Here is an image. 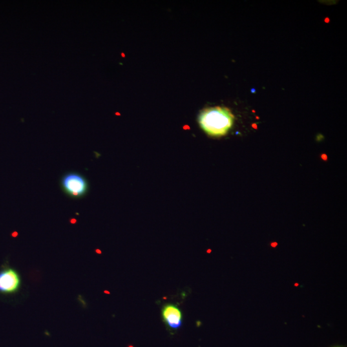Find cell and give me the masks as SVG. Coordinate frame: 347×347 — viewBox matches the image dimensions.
Wrapping results in <instances>:
<instances>
[{
  "mask_svg": "<svg viewBox=\"0 0 347 347\" xmlns=\"http://www.w3.org/2000/svg\"><path fill=\"white\" fill-rule=\"evenodd\" d=\"M235 117L229 108H209L203 110L199 116V123L203 131L214 137L226 135L233 125Z\"/></svg>",
  "mask_w": 347,
  "mask_h": 347,
  "instance_id": "cell-1",
  "label": "cell"
},
{
  "mask_svg": "<svg viewBox=\"0 0 347 347\" xmlns=\"http://www.w3.org/2000/svg\"><path fill=\"white\" fill-rule=\"evenodd\" d=\"M62 191L66 196L74 200L84 198L89 191V183L79 172L70 171L62 176L60 180Z\"/></svg>",
  "mask_w": 347,
  "mask_h": 347,
  "instance_id": "cell-2",
  "label": "cell"
},
{
  "mask_svg": "<svg viewBox=\"0 0 347 347\" xmlns=\"http://www.w3.org/2000/svg\"><path fill=\"white\" fill-rule=\"evenodd\" d=\"M21 278L14 269L8 268L0 271V292L2 293H14L18 290Z\"/></svg>",
  "mask_w": 347,
  "mask_h": 347,
  "instance_id": "cell-3",
  "label": "cell"
},
{
  "mask_svg": "<svg viewBox=\"0 0 347 347\" xmlns=\"http://www.w3.org/2000/svg\"><path fill=\"white\" fill-rule=\"evenodd\" d=\"M163 321L170 329L177 330L182 326V314L178 307L168 304L163 308Z\"/></svg>",
  "mask_w": 347,
  "mask_h": 347,
  "instance_id": "cell-4",
  "label": "cell"
},
{
  "mask_svg": "<svg viewBox=\"0 0 347 347\" xmlns=\"http://www.w3.org/2000/svg\"><path fill=\"white\" fill-rule=\"evenodd\" d=\"M129 347H132V346H130Z\"/></svg>",
  "mask_w": 347,
  "mask_h": 347,
  "instance_id": "cell-5",
  "label": "cell"
}]
</instances>
